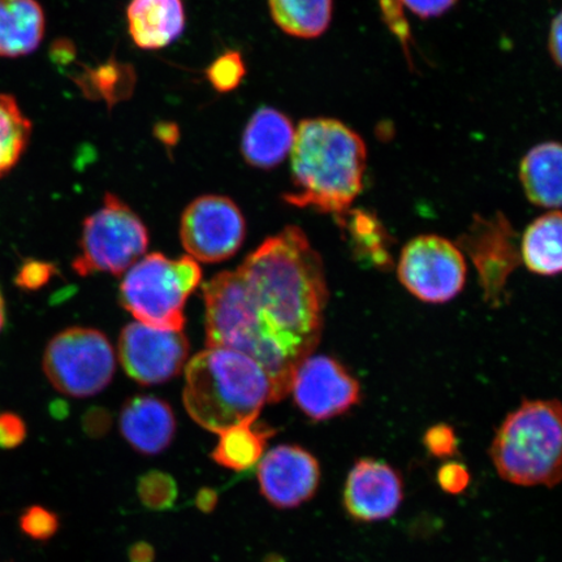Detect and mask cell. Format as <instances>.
Segmentation results:
<instances>
[{"instance_id": "1", "label": "cell", "mask_w": 562, "mask_h": 562, "mask_svg": "<svg viewBox=\"0 0 562 562\" xmlns=\"http://www.w3.org/2000/svg\"><path fill=\"white\" fill-rule=\"evenodd\" d=\"M207 346L248 356L276 390L290 395L302 360L318 346L328 299L322 258L304 231L267 238L235 271L203 285Z\"/></svg>"}, {"instance_id": "2", "label": "cell", "mask_w": 562, "mask_h": 562, "mask_svg": "<svg viewBox=\"0 0 562 562\" xmlns=\"http://www.w3.org/2000/svg\"><path fill=\"white\" fill-rule=\"evenodd\" d=\"M294 191L284 200L336 217L362 192L368 151L363 139L335 119H307L291 150Z\"/></svg>"}, {"instance_id": "3", "label": "cell", "mask_w": 562, "mask_h": 562, "mask_svg": "<svg viewBox=\"0 0 562 562\" xmlns=\"http://www.w3.org/2000/svg\"><path fill=\"white\" fill-rule=\"evenodd\" d=\"M182 402L196 425L220 434L257 419L277 396L269 375L250 357L209 347L188 363Z\"/></svg>"}, {"instance_id": "4", "label": "cell", "mask_w": 562, "mask_h": 562, "mask_svg": "<svg viewBox=\"0 0 562 562\" xmlns=\"http://www.w3.org/2000/svg\"><path fill=\"white\" fill-rule=\"evenodd\" d=\"M561 404L525 400L503 422L490 448L498 475L517 486L552 488L561 481Z\"/></svg>"}, {"instance_id": "5", "label": "cell", "mask_w": 562, "mask_h": 562, "mask_svg": "<svg viewBox=\"0 0 562 562\" xmlns=\"http://www.w3.org/2000/svg\"><path fill=\"white\" fill-rule=\"evenodd\" d=\"M201 280V267L192 257L171 259L153 252L126 272L121 302L143 325L182 331L187 301Z\"/></svg>"}, {"instance_id": "6", "label": "cell", "mask_w": 562, "mask_h": 562, "mask_svg": "<svg viewBox=\"0 0 562 562\" xmlns=\"http://www.w3.org/2000/svg\"><path fill=\"white\" fill-rule=\"evenodd\" d=\"M147 246L149 232L144 222L119 196L108 193L103 206L83 222L74 270L80 277L121 276L145 255Z\"/></svg>"}, {"instance_id": "7", "label": "cell", "mask_w": 562, "mask_h": 562, "mask_svg": "<svg viewBox=\"0 0 562 562\" xmlns=\"http://www.w3.org/2000/svg\"><path fill=\"white\" fill-rule=\"evenodd\" d=\"M115 351L94 328L72 327L53 337L44 355V371L54 389L70 397H90L114 378Z\"/></svg>"}, {"instance_id": "8", "label": "cell", "mask_w": 562, "mask_h": 562, "mask_svg": "<svg viewBox=\"0 0 562 562\" xmlns=\"http://www.w3.org/2000/svg\"><path fill=\"white\" fill-rule=\"evenodd\" d=\"M397 273L414 297L428 304H445L463 290L468 267L459 246L445 237L425 235L406 244Z\"/></svg>"}, {"instance_id": "9", "label": "cell", "mask_w": 562, "mask_h": 562, "mask_svg": "<svg viewBox=\"0 0 562 562\" xmlns=\"http://www.w3.org/2000/svg\"><path fill=\"white\" fill-rule=\"evenodd\" d=\"M245 234L246 224L241 210L227 196H200L181 216V243L194 261H226L241 248Z\"/></svg>"}, {"instance_id": "10", "label": "cell", "mask_w": 562, "mask_h": 562, "mask_svg": "<svg viewBox=\"0 0 562 562\" xmlns=\"http://www.w3.org/2000/svg\"><path fill=\"white\" fill-rule=\"evenodd\" d=\"M189 341L182 331L159 329L135 322L123 328L119 360L126 374L143 385L171 381L184 369Z\"/></svg>"}, {"instance_id": "11", "label": "cell", "mask_w": 562, "mask_h": 562, "mask_svg": "<svg viewBox=\"0 0 562 562\" xmlns=\"http://www.w3.org/2000/svg\"><path fill=\"white\" fill-rule=\"evenodd\" d=\"M291 392L306 417L327 420L360 403L361 386L339 361L328 356H308L294 371Z\"/></svg>"}, {"instance_id": "12", "label": "cell", "mask_w": 562, "mask_h": 562, "mask_svg": "<svg viewBox=\"0 0 562 562\" xmlns=\"http://www.w3.org/2000/svg\"><path fill=\"white\" fill-rule=\"evenodd\" d=\"M460 244L473 259L486 300L491 304L501 301L512 272L521 261L516 232L507 217H476Z\"/></svg>"}, {"instance_id": "13", "label": "cell", "mask_w": 562, "mask_h": 562, "mask_svg": "<svg viewBox=\"0 0 562 562\" xmlns=\"http://www.w3.org/2000/svg\"><path fill=\"white\" fill-rule=\"evenodd\" d=\"M257 476L261 494L272 507L293 509L315 496L321 465L305 448L283 445L262 457Z\"/></svg>"}, {"instance_id": "14", "label": "cell", "mask_w": 562, "mask_h": 562, "mask_svg": "<svg viewBox=\"0 0 562 562\" xmlns=\"http://www.w3.org/2000/svg\"><path fill=\"white\" fill-rule=\"evenodd\" d=\"M342 501L355 521H384L395 515L404 501L403 477L384 461L358 460L348 474Z\"/></svg>"}, {"instance_id": "15", "label": "cell", "mask_w": 562, "mask_h": 562, "mask_svg": "<svg viewBox=\"0 0 562 562\" xmlns=\"http://www.w3.org/2000/svg\"><path fill=\"white\" fill-rule=\"evenodd\" d=\"M119 422L123 438L140 454H159L171 446L175 438L172 407L156 396L130 398L123 406Z\"/></svg>"}, {"instance_id": "16", "label": "cell", "mask_w": 562, "mask_h": 562, "mask_svg": "<svg viewBox=\"0 0 562 562\" xmlns=\"http://www.w3.org/2000/svg\"><path fill=\"white\" fill-rule=\"evenodd\" d=\"M296 131L290 117L276 109L255 112L243 133V157L251 167L271 170L291 153Z\"/></svg>"}, {"instance_id": "17", "label": "cell", "mask_w": 562, "mask_h": 562, "mask_svg": "<svg viewBox=\"0 0 562 562\" xmlns=\"http://www.w3.org/2000/svg\"><path fill=\"white\" fill-rule=\"evenodd\" d=\"M133 42L143 50L170 46L186 30L181 0H132L126 10Z\"/></svg>"}, {"instance_id": "18", "label": "cell", "mask_w": 562, "mask_h": 562, "mask_svg": "<svg viewBox=\"0 0 562 562\" xmlns=\"http://www.w3.org/2000/svg\"><path fill=\"white\" fill-rule=\"evenodd\" d=\"M46 19L37 0H0V56L20 58L37 50Z\"/></svg>"}, {"instance_id": "19", "label": "cell", "mask_w": 562, "mask_h": 562, "mask_svg": "<svg viewBox=\"0 0 562 562\" xmlns=\"http://www.w3.org/2000/svg\"><path fill=\"white\" fill-rule=\"evenodd\" d=\"M562 151L558 143L540 144L526 154L521 182L527 199L544 209L561 206Z\"/></svg>"}, {"instance_id": "20", "label": "cell", "mask_w": 562, "mask_h": 562, "mask_svg": "<svg viewBox=\"0 0 562 562\" xmlns=\"http://www.w3.org/2000/svg\"><path fill=\"white\" fill-rule=\"evenodd\" d=\"M217 435L221 438L211 452V459L222 468L240 473L256 467L262 459L267 440L273 431L270 427L257 424V419H248Z\"/></svg>"}, {"instance_id": "21", "label": "cell", "mask_w": 562, "mask_h": 562, "mask_svg": "<svg viewBox=\"0 0 562 562\" xmlns=\"http://www.w3.org/2000/svg\"><path fill=\"white\" fill-rule=\"evenodd\" d=\"M521 259L538 276H558L562 267V217L559 210L538 217L526 229Z\"/></svg>"}, {"instance_id": "22", "label": "cell", "mask_w": 562, "mask_h": 562, "mask_svg": "<svg viewBox=\"0 0 562 562\" xmlns=\"http://www.w3.org/2000/svg\"><path fill=\"white\" fill-rule=\"evenodd\" d=\"M269 4L273 21L293 37H318L331 23L333 0H269Z\"/></svg>"}, {"instance_id": "23", "label": "cell", "mask_w": 562, "mask_h": 562, "mask_svg": "<svg viewBox=\"0 0 562 562\" xmlns=\"http://www.w3.org/2000/svg\"><path fill=\"white\" fill-rule=\"evenodd\" d=\"M32 122L24 115L16 98L0 94V178L23 157L32 137Z\"/></svg>"}, {"instance_id": "24", "label": "cell", "mask_w": 562, "mask_h": 562, "mask_svg": "<svg viewBox=\"0 0 562 562\" xmlns=\"http://www.w3.org/2000/svg\"><path fill=\"white\" fill-rule=\"evenodd\" d=\"M83 93L95 100L102 98L109 104L126 100L135 88L136 77L131 66L108 61L97 69H88L79 80Z\"/></svg>"}, {"instance_id": "25", "label": "cell", "mask_w": 562, "mask_h": 562, "mask_svg": "<svg viewBox=\"0 0 562 562\" xmlns=\"http://www.w3.org/2000/svg\"><path fill=\"white\" fill-rule=\"evenodd\" d=\"M337 220L350 232L356 250L371 257L375 265L386 266L391 262L385 231L374 216L363 211L348 210L346 214L337 216Z\"/></svg>"}, {"instance_id": "26", "label": "cell", "mask_w": 562, "mask_h": 562, "mask_svg": "<svg viewBox=\"0 0 562 562\" xmlns=\"http://www.w3.org/2000/svg\"><path fill=\"white\" fill-rule=\"evenodd\" d=\"M137 495L146 508L151 510L171 509L178 501V483L170 474L160 472V470H151L139 477Z\"/></svg>"}, {"instance_id": "27", "label": "cell", "mask_w": 562, "mask_h": 562, "mask_svg": "<svg viewBox=\"0 0 562 562\" xmlns=\"http://www.w3.org/2000/svg\"><path fill=\"white\" fill-rule=\"evenodd\" d=\"M207 79L220 93H229L240 86L246 74L240 53L228 52L216 58L207 69Z\"/></svg>"}, {"instance_id": "28", "label": "cell", "mask_w": 562, "mask_h": 562, "mask_svg": "<svg viewBox=\"0 0 562 562\" xmlns=\"http://www.w3.org/2000/svg\"><path fill=\"white\" fill-rule=\"evenodd\" d=\"M59 517L41 505L26 508L19 518L20 530L35 542H47L59 530Z\"/></svg>"}, {"instance_id": "29", "label": "cell", "mask_w": 562, "mask_h": 562, "mask_svg": "<svg viewBox=\"0 0 562 562\" xmlns=\"http://www.w3.org/2000/svg\"><path fill=\"white\" fill-rule=\"evenodd\" d=\"M427 451L439 459H448L457 452L459 441L451 426L438 425L427 430L425 435Z\"/></svg>"}, {"instance_id": "30", "label": "cell", "mask_w": 562, "mask_h": 562, "mask_svg": "<svg viewBox=\"0 0 562 562\" xmlns=\"http://www.w3.org/2000/svg\"><path fill=\"white\" fill-rule=\"evenodd\" d=\"M27 428L23 418L15 413L0 414V449L12 451L24 445Z\"/></svg>"}, {"instance_id": "31", "label": "cell", "mask_w": 562, "mask_h": 562, "mask_svg": "<svg viewBox=\"0 0 562 562\" xmlns=\"http://www.w3.org/2000/svg\"><path fill=\"white\" fill-rule=\"evenodd\" d=\"M438 482L448 494L459 495L469 487V470L459 462H447L439 469Z\"/></svg>"}, {"instance_id": "32", "label": "cell", "mask_w": 562, "mask_h": 562, "mask_svg": "<svg viewBox=\"0 0 562 562\" xmlns=\"http://www.w3.org/2000/svg\"><path fill=\"white\" fill-rule=\"evenodd\" d=\"M54 266L44 262H31L20 271L19 284L26 290H37L53 277Z\"/></svg>"}, {"instance_id": "33", "label": "cell", "mask_w": 562, "mask_h": 562, "mask_svg": "<svg viewBox=\"0 0 562 562\" xmlns=\"http://www.w3.org/2000/svg\"><path fill=\"white\" fill-rule=\"evenodd\" d=\"M454 2L456 0H400L407 10L424 19L440 16L451 9Z\"/></svg>"}, {"instance_id": "34", "label": "cell", "mask_w": 562, "mask_h": 562, "mask_svg": "<svg viewBox=\"0 0 562 562\" xmlns=\"http://www.w3.org/2000/svg\"><path fill=\"white\" fill-rule=\"evenodd\" d=\"M111 424L112 420L109 412L100 409V407H94V409L89 411L86 417H83V431H86L90 438H103L104 435L110 431Z\"/></svg>"}, {"instance_id": "35", "label": "cell", "mask_w": 562, "mask_h": 562, "mask_svg": "<svg viewBox=\"0 0 562 562\" xmlns=\"http://www.w3.org/2000/svg\"><path fill=\"white\" fill-rule=\"evenodd\" d=\"M381 2L391 26L397 32L398 37L404 41L407 35V26L403 18L402 3H400V0H381Z\"/></svg>"}, {"instance_id": "36", "label": "cell", "mask_w": 562, "mask_h": 562, "mask_svg": "<svg viewBox=\"0 0 562 562\" xmlns=\"http://www.w3.org/2000/svg\"><path fill=\"white\" fill-rule=\"evenodd\" d=\"M561 34H562V21L561 15H558L552 21L551 25V32H550V52L552 55V58L554 59V63H557L558 66L561 65Z\"/></svg>"}, {"instance_id": "37", "label": "cell", "mask_w": 562, "mask_h": 562, "mask_svg": "<svg viewBox=\"0 0 562 562\" xmlns=\"http://www.w3.org/2000/svg\"><path fill=\"white\" fill-rule=\"evenodd\" d=\"M128 558L131 562H154L156 550L147 542H137L130 548Z\"/></svg>"}, {"instance_id": "38", "label": "cell", "mask_w": 562, "mask_h": 562, "mask_svg": "<svg viewBox=\"0 0 562 562\" xmlns=\"http://www.w3.org/2000/svg\"><path fill=\"white\" fill-rule=\"evenodd\" d=\"M220 495L213 488H202L196 492L195 505L202 513H211L216 508Z\"/></svg>"}, {"instance_id": "39", "label": "cell", "mask_w": 562, "mask_h": 562, "mask_svg": "<svg viewBox=\"0 0 562 562\" xmlns=\"http://www.w3.org/2000/svg\"><path fill=\"white\" fill-rule=\"evenodd\" d=\"M156 135L166 145L178 143L179 128L175 124L161 123L156 126Z\"/></svg>"}, {"instance_id": "40", "label": "cell", "mask_w": 562, "mask_h": 562, "mask_svg": "<svg viewBox=\"0 0 562 562\" xmlns=\"http://www.w3.org/2000/svg\"><path fill=\"white\" fill-rule=\"evenodd\" d=\"M5 322V308L2 292H0V331H2Z\"/></svg>"}, {"instance_id": "41", "label": "cell", "mask_w": 562, "mask_h": 562, "mask_svg": "<svg viewBox=\"0 0 562 562\" xmlns=\"http://www.w3.org/2000/svg\"><path fill=\"white\" fill-rule=\"evenodd\" d=\"M0 562H3L2 560H0Z\"/></svg>"}]
</instances>
